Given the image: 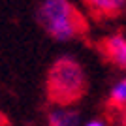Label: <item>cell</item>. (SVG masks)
Instances as JSON below:
<instances>
[{
  "label": "cell",
  "instance_id": "3957f363",
  "mask_svg": "<svg viewBox=\"0 0 126 126\" xmlns=\"http://www.w3.org/2000/svg\"><path fill=\"white\" fill-rule=\"evenodd\" d=\"M98 49H100L102 57L115 66L117 70H122L126 72V36L124 34H109L100 40L98 43Z\"/></svg>",
  "mask_w": 126,
  "mask_h": 126
},
{
  "label": "cell",
  "instance_id": "ba28073f",
  "mask_svg": "<svg viewBox=\"0 0 126 126\" xmlns=\"http://www.w3.org/2000/svg\"><path fill=\"white\" fill-rule=\"evenodd\" d=\"M0 126H10V121H8V117L4 113H0Z\"/></svg>",
  "mask_w": 126,
  "mask_h": 126
},
{
  "label": "cell",
  "instance_id": "7a4b0ae2",
  "mask_svg": "<svg viewBox=\"0 0 126 126\" xmlns=\"http://www.w3.org/2000/svg\"><path fill=\"white\" fill-rule=\"evenodd\" d=\"M89 89V79L83 64L74 57H60L49 66L45 77V94L55 105L77 104Z\"/></svg>",
  "mask_w": 126,
  "mask_h": 126
},
{
  "label": "cell",
  "instance_id": "8992f818",
  "mask_svg": "<svg viewBox=\"0 0 126 126\" xmlns=\"http://www.w3.org/2000/svg\"><path fill=\"white\" fill-rule=\"evenodd\" d=\"M85 4L96 17H119L126 10V0H85Z\"/></svg>",
  "mask_w": 126,
  "mask_h": 126
},
{
  "label": "cell",
  "instance_id": "52a82bcc",
  "mask_svg": "<svg viewBox=\"0 0 126 126\" xmlns=\"http://www.w3.org/2000/svg\"><path fill=\"white\" fill-rule=\"evenodd\" d=\"M83 126H107V124H105V121H102V119H92V121L85 122Z\"/></svg>",
  "mask_w": 126,
  "mask_h": 126
},
{
  "label": "cell",
  "instance_id": "6da1fadb",
  "mask_svg": "<svg viewBox=\"0 0 126 126\" xmlns=\"http://www.w3.org/2000/svg\"><path fill=\"white\" fill-rule=\"evenodd\" d=\"M36 21L55 42H72L89 34V19L72 0H42Z\"/></svg>",
  "mask_w": 126,
  "mask_h": 126
},
{
  "label": "cell",
  "instance_id": "277c9868",
  "mask_svg": "<svg viewBox=\"0 0 126 126\" xmlns=\"http://www.w3.org/2000/svg\"><path fill=\"white\" fill-rule=\"evenodd\" d=\"M107 107L113 111V115L121 119V124L126 126V77L119 79L109 90L107 96Z\"/></svg>",
  "mask_w": 126,
  "mask_h": 126
},
{
  "label": "cell",
  "instance_id": "5b68a950",
  "mask_svg": "<svg viewBox=\"0 0 126 126\" xmlns=\"http://www.w3.org/2000/svg\"><path fill=\"white\" fill-rule=\"evenodd\" d=\"M47 126H81V113L74 107L55 105L47 113Z\"/></svg>",
  "mask_w": 126,
  "mask_h": 126
}]
</instances>
